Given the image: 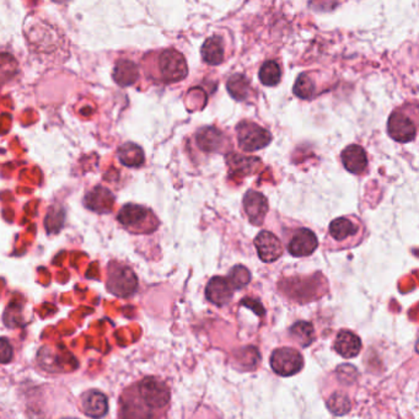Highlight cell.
<instances>
[{
	"label": "cell",
	"mask_w": 419,
	"mask_h": 419,
	"mask_svg": "<svg viewBox=\"0 0 419 419\" xmlns=\"http://www.w3.org/2000/svg\"><path fill=\"white\" fill-rule=\"evenodd\" d=\"M13 357H14V349L11 343L6 338H0V363H9Z\"/></svg>",
	"instance_id": "4316f807"
},
{
	"label": "cell",
	"mask_w": 419,
	"mask_h": 419,
	"mask_svg": "<svg viewBox=\"0 0 419 419\" xmlns=\"http://www.w3.org/2000/svg\"><path fill=\"white\" fill-rule=\"evenodd\" d=\"M362 347H363L362 339L350 330L339 331L334 342L336 353L339 354L344 359L355 358L360 353Z\"/></svg>",
	"instance_id": "9a60e30c"
},
{
	"label": "cell",
	"mask_w": 419,
	"mask_h": 419,
	"mask_svg": "<svg viewBox=\"0 0 419 419\" xmlns=\"http://www.w3.org/2000/svg\"><path fill=\"white\" fill-rule=\"evenodd\" d=\"M81 410L91 418H101L109 412L107 397L98 390H88L81 396Z\"/></svg>",
	"instance_id": "5bb4252c"
},
{
	"label": "cell",
	"mask_w": 419,
	"mask_h": 419,
	"mask_svg": "<svg viewBox=\"0 0 419 419\" xmlns=\"http://www.w3.org/2000/svg\"><path fill=\"white\" fill-rule=\"evenodd\" d=\"M113 81L121 86H131L139 78V68L137 64L128 59H119L113 68Z\"/></svg>",
	"instance_id": "ffe728a7"
},
{
	"label": "cell",
	"mask_w": 419,
	"mask_h": 419,
	"mask_svg": "<svg viewBox=\"0 0 419 419\" xmlns=\"http://www.w3.org/2000/svg\"><path fill=\"white\" fill-rule=\"evenodd\" d=\"M367 236V228L355 216H344L331 222L324 240L325 250H350L363 242Z\"/></svg>",
	"instance_id": "3957f363"
},
{
	"label": "cell",
	"mask_w": 419,
	"mask_h": 419,
	"mask_svg": "<svg viewBox=\"0 0 419 419\" xmlns=\"http://www.w3.org/2000/svg\"><path fill=\"white\" fill-rule=\"evenodd\" d=\"M324 397L327 408L335 415H343L352 410L353 397H350L348 390L337 387L335 390H329V394H324Z\"/></svg>",
	"instance_id": "ac0fdd59"
},
{
	"label": "cell",
	"mask_w": 419,
	"mask_h": 419,
	"mask_svg": "<svg viewBox=\"0 0 419 419\" xmlns=\"http://www.w3.org/2000/svg\"><path fill=\"white\" fill-rule=\"evenodd\" d=\"M252 302H251L250 297H245L244 300H241V304H242V305H245V307L254 309V312H256L257 315H264V307H262V305H261V304H259L257 300H252Z\"/></svg>",
	"instance_id": "83f0119b"
},
{
	"label": "cell",
	"mask_w": 419,
	"mask_h": 419,
	"mask_svg": "<svg viewBox=\"0 0 419 419\" xmlns=\"http://www.w3.org/2000/svg\"><path fill=\"white\" fill-rule=\"evenodd\" d=\"M259 78L266 86H277L282 79V68L276 61H264L259 69Z\"/></svg>",
	"instance_id": "603a6c76"
},
{
	"label": "cell",
	"mask_w": 419,
	"mask_h": 419,
	"mask_svg": "<svg viewBox=\"0 0 419 419\" xmlns=\"http://www.w3.org/2000/svg\"><path fill=\"white\" fill-rule=\"evenodd\" d=\"M18 71V61L9 53H0V83L10 81Z\"/></svg>",
	"instance_id": "484cf974"
},
{
	"label": "cell",
	"mask_w": 419,
	"mask_h": 419,
	"mask_svg": "<svg viewBox=\"0 0 419 419\" xmlns=\"http://www.w3.org/2000/svg\"><path fill=\"white\" fill-rule=\"evenodd\" d=\"M285 245L288 252L294 257H307L319 247V240L314 231L302 226L287 232Z\"/></svg>",
	"instance_id": "9c48e42d"
},
{
	"label": "cell",
	"mask_w": 419,
	"mask_h": 419,
	"mask_svg": "<svg viewBox=\"0 0 419 419\" xmlns=\"http://www.w3.org/2000/svg\"><path fill=\"white\" fill-rule=\"evenodd\" d=\"M117 155L121 164L127 167H141L146 161L144 151L134 143L122 144L118 148Z\"/></svg>",
	"instance_id": "44dd1931"
},
{
	"label": "cell",
	"mask_w": 419,
	"mask_h": 419,
	"mask_svg": "<svg viewBox=\"0 0 419 419\" xmlns=\"http://www.w3.org/2000/svg\"><path fill=\"white\" fill-rule=\"evenodd\" d=\"M344 169L353 175H363L367 169V151L363 146L352 144L348 146L341 154Z\"/></svg>",
	"instance_id": "2e32d148"
},
{
	"label": "cell",
	"mask_w": 419,
	"mask_h": 419,
	"mask_svg": "<svg viewBox=\"0 0 419 419\" xmlns=\"http://www.w3.org/2000/svg\"><path fill=\"white\" fill-rule=\"evenodd\" d=\"M411 117L408 110L397 109L390 114L387 121V133L395 141L410 143L417 136V121Z\"/></svg>",
	"instance_id": "ba28073f"
},
{
	"label": "cell",
	"mask_w": 419,
	"mask_h": 419,
	"mask_svg": "<svg viewBox=\"0 0 419 419\" xmlns=\"http://www.w3.org/2000/svg\"><path fill=\"white\" fill-rule=\"evenodd\" d=\"M171 405V390L161 377H146L126 387L118 401L121 418H164Z\"/></svg>",
	"instance_id": "6da1fadb"
},
{
	"label": "cell",
	"mask_w": 419,
	"mask_h": 419,
	"mask_svg": "<svg viewBox=\"0 0 419 419\" xmlns=\"http://www.w3.org/2000/svg\"><path fill=\"white\" fill-rule=\"evenodd\" d=\"M226 89L232 99L245 101L251 94V83L245 74H234L226 81Z\"/></svg>",
	"instance_id": "7402d4cb"
},
{
	"label": "cell",
	"mask_w": 419,
	"mask_h": 419,
	"mask_svg": "<svg viewBox=\"0 0 419 419\" xmlns=\"http://www.w3.org/2000/svg\"><path fill=\"white\" fill-rule=\"evenodd\" d=\"M234 288L226 277H213L206 287V297L209 302L217 307H225L234 297Z\"/></svg>",
	"instance_id": "7c38bea8"
},
{
	"label": "cell",
	"mask_w": 419,
	"mask_h": 419,
	"mask_svg": "<svg viewBox=\"0 0 419 419\" xmlns=\"http://www.w3.org/2000/svg\"><path fill=\"white\" fill-rule=\"evenodd\" d=\"M196 144L201 151L208 154L223 153L228 141L225 134L216 127H203L196 133Z\"/></svg>",
	"instance_id": "4fadbf2b"
},
{
	"label": "cell",
	"mask_w": 419,
	"mask_h": 419,
	"mask_svg": "<svg viewBox=\"0 0 419 419\" xmlns=\"http://www.w3.org/2000/svg\"><path fill=\"white\" fill-rule=\"evenodd\" d=\"M203 61L208 66H219L225 61V46L222 36H212L207 38L201 48Z\"/></svg>",
	"instance_id": "e0dca14e"
},
{
	"label": "cell",
	"mask_w": 419,
	"mask_h": 419,
	"mask_svg": "<svg viewBox=\"0 0 419 419\" xmlns=\"http://www.w3.org/2000/svg\"><path fill=\"white\" fill-rule=\"evenodd\" d=\"M106 288L114 297H131L137 292V274L127 264L112 261L107 266Z\"/></svg>",
	"instance_id": "5b68a950"
},
{
	"label": "cell",
	"mask_w": 419,
	"mask_h": 419,
	"mask_svg": "<svg viewBox=\"0 0 419 419\" xmlns=\"http://www.w3.org/2000/svg\"><path fill=\"white\" fill-rule=\"evenodd\" d=\"M294 95L302 100H311L316 94V84L310 73H302L297 76L293 88Z\"/></svg>",
	"instance_id": "cb8c5ba5"
},
{
	"label": "cell",
	"mask_w": 419,
	"mask_h": 419,
	"mask_svg": "<svg viewBox=\"0 0 419 419\" xmlns=\"http://www.w3.org/2000/svg\"><path fill=\"white\" fill-rule=\"evenodd\" d=\"M226 278L230 282L234 290H240L251 282L250 271L246 268L245 266L237 264V266L230 269V272H229Z\"/></svg>",
	"instance_id": "d4e9b609"
},
{
	"label": "cell",
	"mask_w": 419,
	"mask_h": 419,
	"mask_svg": "<svg viewBox=\"0 0 419 419\" xmlns=\"http://www.w3.org/2000/svg\"><path fill=\"white\" fill-rule=\"evenodd\" d=\"M254 247L257 250L259 259L264 264H272L282 257L283 244L273 232L268 230L259 231L254 237Z\"/></svg>",
	"instance_id": "30bf717a"
},
{
	"label": "cell",
	"mask_w": 419,
	"mask_h": 419,
	"mask_svg": "<svg viewBox=\"0 0 419 419\" xmlns=\"http://www.w3.org/2000/svg\"><path fill=\"white\" fill-rule=\"evenodd\" d=\"M269 364L272 370L279 377H293L302 372L304 357L297 349L293 347H281L272 352Z\"/></svg>",
	"instance_id": "52a82bcc"
},
{
	"label": "cell",
	"mask_w": 419,
	"mask_h": 419,
	"mask_svg": "<svg viewBox=\"0 0 419 419\" xmlns=\"http://www.w3.org/2000/svg\"><path fill=\"white\" fill-rule=\"evenodd\" d=\"M117 220L131 234H153L160 226L159 218L149 208L139 204H126L119 211Z\"/></svg>",
	"instance_id": "277c9868"
},
{
	"label": "cell",
	"mask_w": 419,
	"mask_h": 419,
	"mask_svg": "<svg viewBox=\"0 0 419 419\" xmlns=\"http://www.w3.org/2000/svg\"><path fill=\"white\" fill-rule=\"evenodd\" d=\"M244 211L249 222L254 226H261L268 213V201L264 194L250 189L244 197Z\"/></svg>",
	"instance_id": "8fae6325"
},
{
	"label": "cell",
	"mask_w": 419,
	"mask_h": 419,
	"mask_svg": "<svg viewBox=\"0 0 419 419\" xmlns=\"http://www.w3.org/2000/svg\"><path fill=\"white\" fill-rule=\"evenodd\" d=\"M143 66L146 76L158 84H175L184 81L189 76L186 58L176 49L148 53L143 59Z\"/></svg>",
	"instance_id": "7a4b0ae2"
},
{
	"label": "cell",
	"mask_w": 419,
	"mask_h": 419,
	"mask_svg": "<svg viewBox=\"0 0 419 419\" xmlns=\"http://www.w3.org/2000/svg\"><path fill=\"white\" fill-rule=\"evenodd\" d=\"M236 139L241 151L252 153L268 146L272 141V134L257 123L242 121L236 127Z\"/></svg>",
	"instance_id": "8992f818"
},
{
	"label": "cell",
	"mask_w": 419,
	"mask_h": 419,
	"mask_svg": "<svg viewBox=\"0 0 419 419\" xmlns=\"http://www.w3.org/2000/svg\"><path fill=\"white\" fill-rule=\"evenodd\" d=\"M288 335L293 343L297 344L299 348H307L315 342V327L307 321H297L289 327Z\"/></svg>",
	"instance_id": "d6986e66"
}]
</instances>
